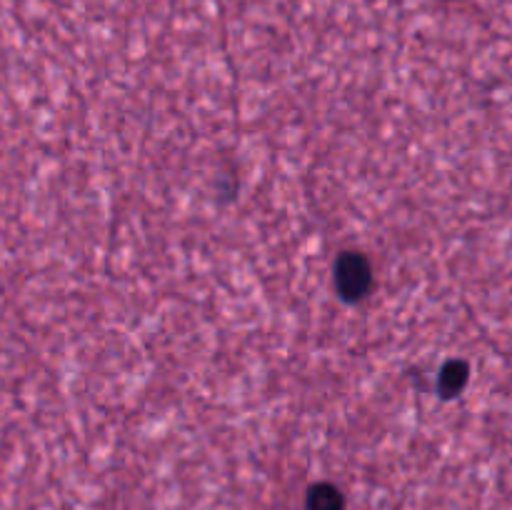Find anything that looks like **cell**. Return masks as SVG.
<instances>
[{
  "label": "cell",
  "instance_id": "1",
  "mask_svg": "<svg viewBox=\"0 0 512 510\" xmlns=\"http://www.w3.org/2000/svg\"><path fill=\"white\" fill-rule=\"evenodd\" d=\"M335 275H338V290L345 300H360L373 285L368 260L358 253H345L335 265Z\"/></svg>",
  "mask_w": 512,
  "mask_h": 510
},
{
  "label": "cell",
  "instance_id": "2",
  "mask_svg": "<svg viewBox=\"0 0 512 510\" xmlns=\"http://www.w3.org/2000/svg\"><path fill=\"white\" fill-rule=\"evenodd\" d=\"M305 510H345L343 495H340L333 485L320 483L315 485V488H310Z\"/></svg>",
  "mask_w": 512,
  "mask_h": 510
},
{
  "label": "cell",
  "instance_id": "3",
  "mask_svg": "<svg viewBox=\"0 0 512 510\" xmlns=\"http://www.w3.org/2000/svg\"><path fill=\"white\" fill-rule=\"evenodd\" d=\"M465 383H468V365L453 360V363L445 365L443 375H440V393L445 398H453V395H458L465 388Z\"/></svg>",
  "mask_w": 512,
  "mask_h": 510
}]
</instances>
